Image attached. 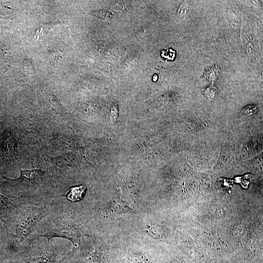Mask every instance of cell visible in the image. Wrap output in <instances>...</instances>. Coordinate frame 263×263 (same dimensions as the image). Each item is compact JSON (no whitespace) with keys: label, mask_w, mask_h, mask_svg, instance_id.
<instances>
[{"label":"cell","mask_w":263,"mask_h":263,"mask_svg":"<svg viewBox=\"0 0 263 263\" xmlns=\"http://www.w3.org/2000/svg\"><path fill=\"white\" fill-rule=\"evenodd\" d=\"M5 183L7 196L19 200L24 204H46L56 196L53 191V178L39 169L21 170L19 178Z\"/></svg>","instance_id":"obj_1"},{"label":"cell","mask_w":263,"mask_h":263,"mask_svg":"<svg viewBox=\"0 0 263 263\" xmlns=\"http://www.w3.org/2000/svg\"><path fill=\"white\" fill-rule=\"evenodd\" d=\"M52 200L44 205H22L2 221L6 232L9 251L25 249L27 240L37 225L49 213Z\"/></svg>","instance_id":"obj_2"},{"label":"cell","mask_w":263,"mask_h":263,"mask_svg":"<svg viewBox=\"0 0 263 263\" xmlns=\"http://www.w3.org/2000/svg\"><path fill=\"white\" fill-rule=\"evenodd\" d=\"M22 205L25 204L19 200L0 194V220L10 216Z\"/></svg>","instance_id":"obj_3"},{"label":"cell","mask_w":263,"mask_h":263,"mask_svg":"<svg viewBox=\"0 0 263 263\" xmlns=\"http://www.w3.org/2000/svg\"><path fill=\"white\" fill-rule=\"evenodd\" d=\"M86 188L83 185L70 188L65 195H57L56 196L66 197L69 201L75 202L80 201L84 197Z\"/></svg>","instance_id":"obj_4"},{"label":"cell","mask_w":263,"mask_h":263,"mask_svg":"<svg viewBox=\"0 0 263 263\" xmlns=\"http://www.w3.org/2000/svg\"><path fill=\"white\" fill-rule=\"evenodd\" d=\"M6 251H9L7 237L3 223L0 220V256H2Z\"/></svg>","instance_id":"obj_5"},{"label":"cell","mask_w":263,"mask_h":263,"mask_svg":"<svg viewBox=\"0 0 263 263\" xmlns=\"http://www.w3.org/2000/svg\"><path fill=\"white\" fill-rule=\"evenodd\" d=\"M112 208L116 212L121 213L128 212L131 208L123 201H113L111 202Z\"/></svg>","instance_id":"obj_6"},{"label":"cell","mask_w":263,"mask_h":263,"mask_svg":"<svg viewBox=\"0 0 263 263\" xmlns=\"http://www.w3.org/2000/svg\"><path fill=\"white\" fill-rule=\"evenodd\" d=\"M131 263H150L148 258L140 253H134L131 257Z\"/></svg>","instance_id":"obj_7"},{"label":"cell","mask_w":263,"mask_h":263,"mask_svg":"<svg viewBox=\"0 0 263 263\" xmlns=\"http://www.w3.org/2000/svg\"><path fill=\"white\" fill-rule=\"evenodd\" d=\"M218 75V69L215 67L207 69L204 74L205 76L210 81H214L217 79Z\"/></svg>","instance_id":"obj_8"},{"label":"cell","mask_w":263,"mask_h":263,"mask_svg":"<svg viewBox=\"0 0 263 263\" xmlns=\"http://www.w3.org/2000/svg\"><path fill=\"white\" fill-rule=\"evenodd\" d=\"M206 93L207 96L211 97L215 94V90L212 87H208L206 89Z\"/></svg>","instance_id":"obj_9"}]
</instances>
